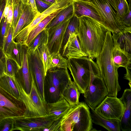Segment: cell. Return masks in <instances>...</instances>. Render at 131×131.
I'll list each match as a JSON object with an SVG mask.
<instances>
[{"label": "cell", "mask_w": 131, "mask_h": 131, "mask_svg": "<svg viewBox=\"0 0 131 131\" xmlns=\"http://www.w3.org/2000/svg\"><path fill=\"white\" fill-rule=\"evenodd\" d=\"M6 74L14 78L17 73L19 67L16 62L12 59L5 57Z\"/></svg>", "instance_id": "obj_34"}, {"label": "cell", "mask_w": 131, "mask_h": 131, "mask_svg": "<svg viewBox=\"0 0 131 131\" xmlns=\"http://www.w3.org/2000/svg\"><path fill=\"white\" fill-rule=\"evenodd\" d=\"M0 85L10 94L23 102L27 108L25 116H38L30 95L26 92L15 77L5 74L0 78Z\"/></svg>", "instance_id": "obj_9"}, {"label": "cell", "mask_w": 131, "mask_h": 131, "mask_svg": "<svg viewBox=\"0 0 131 131\" xmlns=\"http://www.w3.org/2000/svg\"><path fill=\"white\" fill-rule=\"evenodd\" d=\"M47 103L48 115L57 118L62 117L71 107L63 97L55 102Z\"/></svg>", "instance_id": "obj_24"}, {"label": "cell", "mask_w": 131, "mask_h": 131, "mask_svg": "<svg viewBox=\"0 0 131 131\" xmlns=\"http://www.w3.org/2000/svg\"><path fill=\"white\" fill-rule=\"evenodd\" d=\"M129 0V5L126 0H111L117 17L121 22L131 8V0Z\"/></svg>", "instance_id": "obj_28"}, {"label": "cell", "mask_w": 131, "mask_h": 131, "mask_svg": "<svg viewBox=\"0 0 131 131\" xmlns=\"http://www.w3.org/2000/svg\"><path fill=\"white\" fill-rule=\"evenodd\" d=\"M25 47V45L14 41L12 46L5 55V57L15 61L19 69L21 68L23 62Z\"/></svg>", "instance_id": "obj_26"}, {"label": "cell", "mask_w": 131, "mask_h": 131, "mask_svg": "<svg viewBox=\"0 0 131 131\" xmlns=\"http://www.w3.org/2000/svg\"><path fill=\"white\" fill-rule=\"evenodd\" d=\"M44 2L50 4H52L56 1V0H42Z\"/></svg>", "instance_id": "obj_47"}, {"label": "cell", "mask_w": 131, "mask_h": 131, "mask_svg": "<svg viewBox=\"0 0 131 131\" xmlns=\"http://www.w3.org/2000/svg\"><path fill=\"white\" fill-rule=\"evenodd\" d=\"M5 58L0 56V78L6 74Z\"/></svg>", "instance_id": "obj_43"}, {"label": "cell", "mask_w": 131, "mask_h": 131, "mask_svg": "<svg viewBox=\"0 0 131 131\" xmlns=\"http://www.w3.org/2000/svg\"><path fill=\"white\" fill-rule=\"evenodd\" d=\"M27 60L28 68L31 76L34 79L42 99L45 101L43 92L45 74L43 64L36 49L33 51L28 48Z\"/></svg>", "instance_id": "obj_11"}, {"label": "cell", "mask_w": 131, "mask_h": 131, "mask_svg": "<svg viewBox=\"0 0 131 131\" xmlns=\"http://www.w3.org/2000/svg\"></svg>", "instance_id": "obj_52"}, {"label": "cell", "mask_w": 131, "mask_h": 131, "mask_svg": "<svg viewBox=\"0 0 131 131\" xmlns=\"http://www.w3.org/2000/svg\"><path fill=\"white\" fill-rule=\"evenodd\" d=\"M39 13L34 10L29 3L24 4L20 17L14 29L13 39L22 29L31 23Z\"/></svg>", "instance_id": "obj_19"}, {"label": "cell", "mask_w": 131, "mask_h": 131, "mask_svg": "<svg viewBox=\"0 0 131 131\" xmlns=\"http://www.w3.org/2000/svg\"><path fill=\"white\" fill-rule=\"evenodd\" d=\"M10 2H12L13 4V5L17 2L18 0H9Z\"/></svg>", "instance_id": "obj_50"}, {"label": "cell", "mask_w": 131, "mask_h": 131, "mask_svg": "<svg viewBox=\"0 0 131 131\" xmlns=\"http://www.w3.org/2000/svg\"><path fill=\"white\" fill-rule=\"evenodd\" d=\"M126 73L124 74V78L127 80L129 82L128 84L131 89V64H129L125 68Z\"/></svg>", "instance_id": "obj_42"}, {"label": "cell", "mask_w": 131, "mask_h": 131, "mask_svg": "<svg viewBox=\"0 0 131 131\" xmlns=\"http://www.w3.org/2000/svg\"><path fill=\"white\" fill-rule=\"evenodd\" d=\"M72 17L48 29L47 45L50 54L58 52H60L64 36Z\"/></svg>", "instance_id": "obj_13"}, {"label": "cell", "mask_w": 131, "mask_h": 131, "mask_svg": "<svg viewBox=\"0 0 131 131\" xmlns=\"http://www.w3.org/2000/svg\"><path fill=\"white\" fill-rule=\"evenodd\" d=\"M48 69L53 67L68 69V60L63 56L60 52L51 54Z\"/></svg>", "instance_id": "obj_31"}, {"label": "cell", "mask_w": 131, "mask_h": 131, "mask_svg": "<svg viewBox=\"0 0 131 131\" xmlns=\"http://www.w3.org/2000/svg\"><path fill=\"white\" fill-rule=\"evenodd\" d=\"M90 71L89 85L84 94L85 102L93 109L108 95L107 90L96 63L88 57Z\"/></svg>", "instance_id": "obj_5"}, {"label": "cell", "mask_w": 131, "mask_h": 131, "mask_svg": "<svg viewBox=\"0 0 131 131\" xmlns=\"http://www.w3.org/2000/svg\"><path fill=\"white\" fill-rule=\"evenodd\" d=\"M9 9L6 19L8 23L12 24L13 16V3L11 2H9Z\"/></svg>", "instance_id": "obj_41"}, {"label": "cell", "mask_w": 131, "mask_h": 131, "mask_svg": "<svg viewBox=\"0 0 131 131\" xmlns=\"http://www.w3.org/2000/svg\"><path fill=\"white\" fill-rule=\"evenodd\" d=\"M22 1L24 4H27L28 3V0H22Z\"/></svg>", "instance_id": "obj_49"}, {"label": "cell", "mask_w": 131, "mask_h": 131, "mask_svg": "<svg viewBox=\"0 0 131 131\" xmlns=\"http://www.w3.org/2000/svg\"><path fill=\"white\" fill-rule=\"evenodd\" d=\"M72 1L74 14L79 18L83 16H88L102 23L97 12L88 1L83 0H72Z\"/></svg>", "instance_id": "obj_17"}, {"label": "cell", "mask_w": 131, "mask_h": 131, "mask_svg": "<svg viewBox=\"0 0 131 131\" xmlns=\"http://www.w3.org/2000/svg\"><path fill=\"white\" fill-rule=\"evenodd\" d=\"M124 109V104L117 97L107 95L94 110L104 118L120 120Z\"/></svg>", "instance_id": "obj_12"}, {"label": "cell", "mask_w": 131, "mask_h": 131, "mask_svg": "<svg viewBox=\"0 0 131 131\" xmlns=\"http://www.w3.org/2000/svg\"><path fill=\"white\" fill-rule=\"evenodd\" d=\"M79 25V18L73 13L66 29L62 44L61 50L66 43L71 34L75 33L78 35Z\"/></svg>", "instance_id": "obj_30"}, {"label": "cell", "mask_w": 131, "mask_h": 131, "mask_svg": "<svg viewBox=\"0 0 131 131\" xmlns=\"http://www.w3.org/2000/svg\"><path fill=\"white\" fill-rule=\"evenodd\" d=\"M119 99L124 105V112L120 120L121 130L131 131V89L125 90Z\"/></svg>", "instance_id": "obj_15"}, {"label": "cell", "mask_w": 131, "mask_h": 131, "mask_svg": "<svg viewBox=\"0 0 131 131\" xmlns=\"http://www.w3.org/2000/svg\"><path fill=\"white\" fill-rule=\"evenodd\" d=\"M61 51L62 56L67 58L88 57L81 46L78 35L75 33L70 35L66 43Z\"/></svg>", "instance_id": "obj_14"}, {"label": "cell", "mask_w": 131, "mask_h": 131, "mask_svg": "<svg viewBox=\"0 0 131 131\" xmlns=\"http://www.w3.org/2000/svg\"><path fill=\"white\" fill-rule=\"evenodd\" d=\"M112 34L113 44L131 54V27H126L118 32Z\"/></svg>", "instance_id": "obj_20"}, {"label": "cell", "mask_w": 131, "mask_h": 131, "mask_svg": "<svg viewBox=\"0 0 131 131\" xmlns=\"http://www.w3.org/2000/svg\"><path fill=\"white\" fill-rule=\"evenodd\" d=\"M85 1H90V0H83Z\"/></svg>", "instance_id": "obj_51"}, {"label": "cell", "mask_w": 131, "mask_h": 131, "mask_svg": "<svg viewBox=\"0 0 131 131\" xmlns=\"http://www.w3.org/2000/svg\"><path fill=\"white\" fill-rule=\"evenodd\" d=\"M79 18L78 37L81 46L88 57L96 58L104 45L107 32L110 30L90 17L83 16Z\"/></svg>", "instance_id": "obj_1"}, {"label": "cell", "mask_w": 131, "mask_h": 131, "mask_svg": "<svg viewBox=\"0 0 131 131\" xmlns=\"http://www.w3.org/2000/svg\"><path fill=\"white\" fill-rule=\"evenodd\" d=\"M72 3V0H56L55 2L45 11L38 14L31 23L25 28V32L29 34L40 21L48 15L60 8L68 6Z\"/></svg>", "instance_id": "obj_18"}, {"label": "cell", "mask_w": 131, "mask_h": 131, "mask_svg": "<svg viewBox=\"0 0 131 131\" xmlns=\"http://www.w3.org/2000/svg\"><path fill=\"white\" fill-rule=\"evenodd\" d=\"M112 55L115 66L118 68L121 67L125 68L131 64V54L113 44Z\"/></svg>", "instance_id": "obj_25"}, {"label": "cell", "mask_w": 131, "mask_h": 131, "mask_svg": "<svg viewBox=\"0 0 131 131\" xmlns=\"http://www.w3.org/2000/svg\"><path fill=\"white\" fill-rule=\"evenodd\" d=\"M74 13L73 5L72 3L61 11L47 25L45 28L49 29L72 16Z\"/></svg>", "instance_id": "obj_29"}, {"label": "cell", "mask_w": 131, "mask_h": 131, "mask_svg": "<svg viewBox=\"0 0 131 131\" xmlns=\"http://www.w3.org/2000/svg\"><path fill=\"white\" fill-rule=\"evenodd\" d=\"M22 0H18L13 5V16L12 25L14 29L16 27L22 13L24 5Z\"/></svg>", "instance_id": "obj_35"}, {"label": "cell", "mask_w": 131, "mask_h": 131, "mask_svg": "<svg viewBox=\"0 0 131 131\" xmlns=\"http://www.w3.org/2000/svg\"><path fill=\"white\" fill-rule=\"evenodd\" d=\"M90 112L93 123L100 125L109 131H121L120 120L108 119L104 118L98 114L91 107Z\"/></svg>", "instance_id": "obj_22"}, {"label": "cell", "mask_w": 131, "mask_h": 131, "mask_svg": "<svg viewBox=\"0 0 131 131\" xmlns=\"http://www.w3.org/2000/svg\"><path fill=\"white\" fill-rule=\"evenodd\" d=\"M9 24L7 23L6 19L2 17L0 23V46L2 50L7 34Z\"/></svg>", "instance_id": "obj_36"}, {"label": "cell", "mask_w": 131, "mask_h": 131, "mask_svg": "<svg viewBox=\"0 0 131 131\" xmlns=\"http://www.w3.org/2000/svg\"><path fill=\"white\" fill-rule=\"evenodd\" d=\"M35 0L37 11L39 13H42L44 12L52 5L42 0Z\"/></svg>", "instance_id": "obj_39"}, {"label": "cell", "mask_w": 131, "mask_h": 131, "mask_svg": "<svg viewBox=\"0 0 131 131\" xmlns=\"http://www.w3.org/2000/svg\"><path fill=\"white\" fill-rule=\"evenodd\" d=\"M88 2L96 9L102 23L112 34L117 33L126 27L118 19L111 0H90Z\"/></svg>", "instance_id": "obj_7"}, {"label": "cell", "mask_w": 131, "mask_h": 131, "mask_svg": "<svg viewBox=\"0 0 131 131\" xmlns=\"http://www.w3.org/2000/svg\"><path fill=\"white\" fill-rule=\"evenodd\" d=\"M0 56L2 58L5 59V55L3 52V50L0 46Z\"/></svg>", "instance_id": "obj_48"}, {"label": "cell", "mask_w": 131, "mask_h": 131, "mask_svg": "<svg viewBox=\"0 0 131 131\" xmlns=\"http://www.w3.org/2000/svg\"><path fill=\"white\" fill-rule=\"evenodd\" d=\"M14 129L13 118H5L0 121V131H12L14 130Z\"/></svg>", "instance_id": "obj_38"}, {"label": "cell", "mask_w": 131, "mask_h": 131, "mask_svg": "<svg viewBox=\"0 0 131 131\" xmlns=\"http://www.w3.org/2000/svg\"><path fill=\"white\" fill-rule=\"evenodd\" d=\"M28 47L25 45L22 65L21 68L19 69L15 78L26 92L29 95L32 87V79L28 65Z\"/></svg>", "instance_id": "obj_16"}, {"label": "cell", "mask_w": 131, "mask_h": 131, "mask_svg": "<svg viewBox=\"0 0 131 131\" xmlns=\"http://www.w3.org/2000/svg\"><path fill=\"white\" fill-rule=\"evenodd\" d=\"M32 85L29 95L33 105L39 116L48 114L47 103L43 101L37 88L34 78L31 77Z\"/></svg>", "instance_id": "obj_21"}, {"label": "cell", "mask_w": 131, "mask_h": 131, "mask_svg": "<svg viewBox=\"0 0 131 131\" xmlns=\"http://www.w3.org/2000/svg\"><path fill=\"white\" fill-rule=\"evenodd\" d=\"M68 6L59 8L48 15L40 21L30 32L24 45L28 47L32 40L37 35L45 28L50 21L61 11Z\"/></svg>", "instance_id": "obj_23"}, {"label": "cell", "mask_w": 131, "mask_h": 131, "mask_svg": "<svg viewBox=\"0 0 131 131\" xmlns=\"http://www.w3.org/2000/svg\"><path fill=\"white\" fill-rule=\"evenodd\" d=\"M9 1L6 0V5L3 11L2 17L6 19L9 9Z\"/></svg>", "instance_id": "obj_45"}, {"label": "cell", "mask_w": 131, "mask_h": 131, "mask_svg": "<svg viewBox=\"0 0 131 131\" xmlns=\"http://www.w3.org/2000/svg\"><path fill=\"white\" fill-rule=\"evenodd\" d=\"M71 80L68 69L53 67L48 70L43 85L45 102H55L63 97L64 92Z\"/></svg>", "instance_id": "obj_4"}, {"label": "cell", "mask_w": 131, "mask_h": 131, "mask_svg": "<svg viewBox=\"0 0 131 131\" xmlns=\"http://www.w3.org/2000/svg\"><path fill=\"white\" fill-rule=\"evenodd\" d=\"M14 28L12 24H9L7 34L6 37L3 52L5 55L12 46L14 41L13 39Z\"/></svg>", "instance_id": "obj_37"}, {"label": "cell", "mask_w": 131, "mask_h": 131, "mask_svg": "<svg viewBox=\"0 0 131 131\" xmlns=\"http://www.w3.org/2000/svg\"><path fill=\"white\" fill-rule=\"evenodd\" d=\"M68 68L80 93L84 94L90 80V71L88 57L69 58Z\"/></svg>", "instance_id": "obj_6"}, {"label": "cell", "mask_w": 131, "mask_h": 131, "mask_svg": "<svg viewBox=\"0 0 131 131\" xmlns=\"http://www.w3.org/2000/svg\"><path fill=\"white\" fill-rule=\"evenodd\" d=\"M80 93L73 81L71 80L67 86L63 94V97L70 106L78 104Z\"/></svg>", "instance_id": "obj_27"}, {"label": "cell", "mask_w": 131, "mask_h": 131, "mask_svg": "<svg viewBox=\"0 0 131 131\" xmlns=\"http://www.w3.org/2000/svg\"><path fill=\"white\" fill-rule=\"evenodd\" d=\"M121 22L126 27H131V8L121 19Z\"/></svg>", "instance_id": "obj_40"}, {"label": "cell", "mask_w": 131, "mask_h": 131, "mask_svg": "<svg viewBox=\"0 0 131 131\" xmlns=\"http://www.w3.org/2000/svg\"><path fill=\"white\" fill-rule=\"evenodd\" d=\"M6 3V0L0 1V23L2 18L3 11Z\"/></svg>", "instance_id": "obj_44"}, {"label": "cell", "mask_w": 131, "mask_h": 131, "mask_svg": "<svg viewBox=\"0 0 131 131\" xmlns=\"http://www.w3.org/2000/svg\"><path fill=\"white\" fill-rule=\"evenodd\" d=\"M48 37V29L45 28L32 40L28 47V48L35 51L39 46L44 43L47 44Z\"/></svg>", "instance_id": "obj_33"}, {"label": "cell", "mask_w": 131, "mask_h": 131, "mask_svg": "<svg viewBox=\"0 0 131 131\" xmlns=\"http://www.w3.org/2000/svg\"><path fill=\"white\" fill-rule=\"evenodd\" d=\"M90 108L85 102L71 106L63 117L59 131H92Z\"/></svg>", "instance_id": "obj_3"}, {"label": "cell", "mask_w": 131, "mask_h": 131, "mask_svg": "<svg viewBox=\"0 0 131 131\" xmlns=\"http://www.w3.org/2000/svg\"><path fill=\"white\" fill-rule=\"evenodd\" d=\"M113 47L111 32L108 30L101 51L96 58V63L107 88V95L117 97L121 88L118 82V68L115 66L112 58Z\"/></svg>", "instance_id": "obj_2"}, {"label": "cell", "mask_w": 131, "mask_h": 131, "mask_svg": "<svg viewBox=\"0 0 131 131\" xmlns=\"http://www.w3.org/2000/svg\"><path fill=\"white\" fill-rule=\"evenodd\" d=\"M13 118L14 130L23 131H47L57 118L48 115L32 117L24 115Z\"/></svg>", "instance_id": "obj_10"}, {"label": "cell", "mask_w": 131, "mask_h": 131, "mask_svg": "<svg viewBox=\"0 0 131 131\" xmlns=\"http://www.w3.org/2000/svg\"><path fill=\"white\" fill-rule=\"evenodd\" d=\"M26 105L21 100L15 97L0 85V121L7 118L25 115Z\"/></svg>", "instance_id": "obj_8"}, {"label": "cell", "mask_w": 131, "mask_h": 131, "mask_svg": "<svg viewBox=\"0 0 131 131\" xmlns=\"http://www.w3.org/2000/svg\"><path fill=\"white\" fill-rule=\"evenodd\" d=\"M28 3L31 6L33 9L38 12L36 7L35 0H28Z\"/></svg>", "instance_id": "obj_46"}, {"label": "cell", "mask_w": 131, "mask_h": 131, "mask_svg": "<svg viewBox=\"0 0 131 131\" xmlns=\"http://www.w3.org/2000/svg\"><path fill=\"white\" fill-rule=\"evenodd\" d=\"M36 50L43 64L45 75L48 69L51 54L46 43H43L39 46Z\"/></svg>", "instance_id": "obj_32"}]
</instances>
